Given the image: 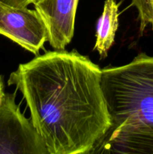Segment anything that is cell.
<instances>
[{"instance_id":"3957f363","label":"cell","mask_w":153,"mask_h":154,"mask_svg":"<svg viewBox=\"0 0 153 154\" xmlns=\"http://www.w3.org/2000/svg\"><path fill=\"white\" fill-rule=\"evenodd\" d=\"M15 97V93H5L0 102V154H49Z\"/></svg>"},{"instance_id":"277c9868","label":"cell","mask_w":153,"mask_h":154,"mask_svg":"<svg viewBox=\"0 0 153 154\" xmlns=\"http://www.w3.org/2000/svg\"><path fill=\"white\" fill-rule=\"evenodd\" d=\"M0 35L35 55L48 41L47 30L35 10L11 7L1 2Z\"/></svg>"},{"instance_id":"ba28073f","label":"cell","mask_w":153,"mask_h":154,"mask_svg":"<svg viewBox=\"0 0 153 154\" xmlns=\"http://www.w3.org/2000/svg\"><path fill=\"white\" fill-rule=\"evenodd\" d=\"M37 0H0V2L11 7L23 8H27L29 5L34 4Z\"/></svg>"},{"instance_id":"8992f818","label":"cell","mask_w":153,"mask_h":154,"mask_svg":"<svg viewBox=\"0 0 153 154\" xmlns=\"http://www.w3.org/2000/svg\"><path fill=\"white\" fill-rule=\"evenodd\" d=\"M118 7L115 0H106L103 13L97 21L94 50L98 52L101 59L107 56L108 51L114 44L118 27Z\"/></svg>"},{"instance_id":"9c48e42d","label":"cell","mask_w":153,"mask_h":154,"mask_svg":"<svg viewBox=\"0 0 153 154\" xmlns=\"http://www.w3.org/2000/svg\"><path fill=\"white\" fill-rule=\"evenodd\" d=\"M4 84H3L2 78L0 75V102L2 101V99H3L4 96Z\"/></svg>"},{"instance_id":"6da1fadb","label":"cell","mask_w":153,"mask_h":154,"mask_svg":"<svg viewBox=\"0 0 153 154\" xmlns=\"http://www.w3.org/2000/svg\"><path fill=\"white\" fill-rule=\"evenodd\" d=\"M101 71L77 51L56 50L10 75L49 154L91 153L110 129Z\"/></svg>"},{"instance_id":"5b68a950","label":"cell","mask_w":153,"mask_h":154,"mask_svg":"<svg viewBox=\"0 0 153 154\" xmlns=\"http://www.w3.org/2000/svg\"><path fill=\"white\" fill-rule=\"evenodd\" d=\"M78 1L37 0L33 4L47 30L48 42L55 50H64L73 38Z\"/></svg>"},{"instance_id":"52a82bcc","label":"cell","mask_w":153,"mask_h":154,"mask_svg":"<svg viewBox=\"0 0 153 154\" xmlns=\"http://www.w3.org/2000/svg\"><path fill=\"white\" fill-rule=\"evenodd\" d=\"M131 2L138 11L140 31L148 25L153 26V0H131Z\"/></svg>"},{"instance_id":"7a4b0ae2","label":"cell","mask_w":153,"mask_h":154,"mask_svg":"<svg viewBox=\"0 0 153 154\" xmlns=\"http://www.w3.org/2000/svg\"><path fill=\"white\" fill-rule=\"evenodd\" d=\"M100 83L111 126L91 153L153 154V57L103 69Z\"/></svg>"}]
</instances>
